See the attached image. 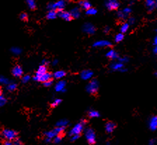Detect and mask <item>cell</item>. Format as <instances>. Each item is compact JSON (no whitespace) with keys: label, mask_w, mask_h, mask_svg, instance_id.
<instances>
[{"label":"cell","mask_w":157,"mask_h":145,"mask_svg":"<svg viewBox=\"0 0 157 145\" xmlns=\"http://www.w3.org/2000/svg\"><path fill=\"white\" fill-rule=\"evenodd\" d=\"M65 4H66V3H65V0H59L57 2L49 4L47 8L49 9V11L50 10H54L56 11H62L65 8Z\"/></svg>","instance_id":"cell-1"},{"label":"cell","mask_w":157,"mask_h":145,"mask_svg":"<svg viewBox=\"0 0 157 145\" xmlns=\"http://www.w3.org/2000/svg\"><path fill=\"white\" fill-rule=\"evenodd\" d=\"M2 135L3 138H4L7 141H12L16 140L17 137V132L14 130L5 129L2 132Z\"/></svg>","instance_id":"cell-2"},{"label":"cell","mask_w":157,"mask_h":145,"mask_svg":"<svg viewBox=\"0 0 157 145\" xmlns=\"http://www.w3.org/2000/svg\"><path fill=\"white\" fill-rule=\"evenodd\" d=\"M99 88V83L98 81L95 79H93L88 83L86 86V90L88 93L90 94H95L98 92Z\"/></svg>","instance_id":"cell-3"},{"label":"cell","mask_w":157,"mask_h":145,"mask_svg":"<svg viewBox=\"0 0 157 145\" xmlns=\"http://www.w3.org/2000/svg\"><path fill=\"white\" fill-rule=\"evenodd\" d=\"M86 124L85 120H82L80 123H77L76 125H75L74 127L72 128V130H70V135L71 136L72 135H79L81 134V132L83 131V126Z\"/></svg>","instance_id":"cell-4"},{"label":"cell","mask_w":157,"mask_h":145,"mask_svg":"<svg viewBox=\"0 0 157 145\" xmlns=\"http://www.w3.org/2000/svg\"><path fill=\"white\" fill-rule=\"evenodd\" d=\"M52 76H53V75L51 73L46 72V73L43 74H36L35 76H34L33 79L34 81H41V82L44 83L46 81H47L52 79Z\"/></svg>","instance_id":"cell-5"},{"label":"cell","mask_w":157,"mask_h":145,"mask_svg":"<svg viewBox=\"0 0 157 145\" xmlns=\"http://www.w3.org/2000/svg\"><path fill=\"white\" fill-rule=\"evenodd\" d=\"M85 135L88 142L90 144H93L95 143V134L94 130L92 128H87L86 130Z\"/></svg>","instance_id":"cell-6"},{"label":"cell","mask_w":157,"mask_h":145,"mask_svg":"<svg viewBox=\"0 0 157 145\" xmlns=\"http://www.w3.org/2000/svg\"><path fill=\"white\" fill-rule=\"evenodd\" d=\"M83 31L88 34H93L95 32V27L90 22H86L83 25Z\"/></svg>","instance_id":"cell-7"},{"label":"cell","mask_w":157,"mask_h":145,"mask_svg":"<svg viewBox=\"0 0 157 145\" xmlns=\"http://www.w3.org/2000/svg\"><path fill=\"white\" fill-rule=\"evenodd\" d=\"M106 7L109 10H116L119 8V2L117 0H107L105 4Z\"/></svg>","instance_id":"cell-8"},{"label":"cell","mask_w":157,"mask_h":145,"mask_svg":"<svg viewBox=\"0 0 157 145\" xmlns=\"http://www.w3.org/2000/svg\"><path fill=\"white\" fill-rule=\"evenodd\" d=\"M93 76V72L89 69L83 70L81 73V78L83 80H89L92 78Z\"/></svg>","instance_id":"cell-9"},{"label":"cell","mask_w":157,"mask_h":145,"mask_svg":"<svg viewBox=\"0 0 157 145\" xmlns=\"http://www.w3.org/2000/svg\"><path fill=\"white\" fill-rule=\"evenodd\" d=\"M94 47L97 48H102V47H107L111 46V43L107 40H100L97 41L93 45Z\"/></svg>","instance_id":"cell-10"},{"label":"cell","mask_w":157,"mask_h":145,"mask_svg":"<svg viewBox=\"0 0 157 145\" xmlns=\"http://www.w3.org/2000/svg\"><path fill=\"white\" fill-rule=\"evenodd\" d=\"M58 16H60L61 18H62L63 19H64L65 20L67 21H70L72 20V16L70 15V12H67V11H58Z\"/></svg>","instance_id":"cell-11"},{"label":"cell","mask_w":157,"mask_h":145,"mask_svg":"<svg viewBox=\"0 0 157 145\" xmlns=\"http://www.w3.org/2000/svg\"><path fill=\"white\" fill-rule=\"evenodd\" d=\"M65 86H66V83L65 81H60L56 83V86H55V90L57 92H65Z\"/></svg>","instance_id":"cell-12"},{"label":"cell","mask_w":157,"mask_h":145,"mask_svg":"<svg viewBox=\"0 0 157 145\" xmlns=\"http://www.w3.org/2000/svg\"><path fill=\"white\" fill-rule=\"evenodd\" d=\"M145 4L146 7L148 8L149 11H152L156 7V0H146Z\"/></svg>","instance_id":"cell-13"},{"label":"cell","mask_w":157,"mask_h":145,"mask_svg":"<svg viewBox=\"0 0 157 145\" xmlns=\"http://www.w3.org/2000/svg\"><path fill=\"white\" fill-rule=\"evenodd\" d=\"M22 73H23L22 69L21 68V67L18 66V65L14 67L12 69V74L16 77H20L22 75Z\"/></svg>","instance_id":"cell-14"},{"label":"cell","mask_w":157,"mask_h":145,"mask_svg":"<svg viewBox=\"0 0 157 145\" xmlns=\"http://www.w3.org/2000/svg\"><path fill=\"white\" fill-rule=\"evenodd\" d=\"M149 128H150L152 130L154 131L156 130L157 128V118L156 116H152L149 122Z\"/></svg>","instance_id":"cell-15"},{"label":"cell","mask_w":157,"mask_h":145,"mask_svg":"<svg viewBox=\"0 0 157 145\" xmlns=\"http://www.w3.org/2000/svg\"><path fill=\"white\" fill-rule=\"evenodd\" d=\"M110 68L112 70H114V71H120L121 69L123 68V63H121V62H114V63H112L110 65Z\"/></svg>","instance_id":"cell-16"},{"label":"cell","mask_w":157,"mask_h":145,"mask_svg":"<svg viewBox=\"0 0 157 145\" xmlns=\"http://www.w3.org/2000/svg\"><path fill=\"white\" fill-rule=\"evenodd\" d=\"M116 128V125L113 122H108L105 125V130L108 133H112Z\"/></svg>","instance_id":"cell-17"},{"label":"cell","mask_w":157,"mask_h":145,"mask_svg":"<svg viewBox=\"0 0 157 145\" xmlns=\"http://www.w3.org/2000/svg\"><path fill=\"white\" fill-rule=\"evenodd\" d=\"M78 4L79 6L82 8L83 9H85V10H88V9H90L91 7V4L90 3L87 1V0H81L78 2Z\"/></svg>","instance_id":"cell-18"},{"label":"cell","mask_w":157,"mask_h":145,"mask_svg":"<svg viewBox=\"0 0 157 145\" xmlns=\"http://www.w3.org/2000/svg\"><path fill=\"white\" fill-rule=\"evenodd\" d=\"M70 14L71 15V16H72V18H77L80 16L81 12H80V10H79L78 7H75V8H74V9L71 10Z\"/></svg>","instance_id":"cell-19"},{"label":"cell","mask_w":157,"mask_h":145,"mask_svg":"<svg viewBox=\"0 0 157 145\" xmlns=\"http://www.w3.org/2000/svg\"><path fill=\"white\" fill-rule=\"evenodd\" d=\"M66 75V72L63 70H58V71H56L53 74V76L57 79H61L65 77Z\"/></svg>","instance_id":"cell-20"},{"label":"cell","mask_w":157,"mask_h":145,"mask_svg":"<svg viewBox=\"0 0 157 145\" xmlns=\"http://www.w3.org/2000/svg\"><path fill=\"white\" fill-rule=\"evenodd\" d=\"M107 56L108 58H110V59H112V60H115V59H117V58H119L118 57V53L115 51L113 49L110 50V51H109L107 52Z\"/></svg>","instance_id":"cell-21"},{"label":"cell","mask_w":157,"mask_h":145,"mask_svg":"<svg viewBox=\"0 0 157 145\" xmlns=\"http://www.w3.org/2000/svg\"><path fill=\"white\" fill-rule=\"evenodd\" d=\"M45 135L46 137V138L52 140V139H53L56 135H58V133L56 132V131L55 130V129H54L52 130H50V131L46 132L45 133Z\"/></svg>","instance_id":"cell-22"},{"label":"cell","mask_w":157,"mask_h":145,"mask_svg":"<svg viewBox=\"0 0 157 145\" xmlns=\"http://www.w3.org/2000/svg\"><path fill=\"white\" fill-rule=\"evenodd\" d=\"M58 16V12L56 11H54V10H50L49 11V13L47 14V17L48 19L49 20H53V19H55L56 18V17Z\"/></svg>","instance_id":"cell-23"},{"label":"cell","mask_w":157,"mask_h":145,"mask_svg":"<svg viewBox=\"0 0 157 145\" xmlns=\"http://www.w3.org/2000/svg\"><path fill=\"white\" fill-rule=\"evenodd\" d=\"M26 3H27V7L32 10H34L36 8V2L34 0H26Z\"/></svg>","instance_id":"cell-24"},{"label":"cell","mask_w":157,"mask_h":145,"mask_svg":"<svg viewBox=\"0 0 157 145\" xmlns=\"http://www.w3.org/2000/svg\"><path fill=\"white\" fill-rule=\"evenodd\" d=\"M4 145H22L21 142L19 140H14V142L11 141H6Z\"/></svg>","instance_id":"cell-25"},{"label":"cell","mask_w":157,"mask_h":145,"mask_svg":"<svg viewBox=\"0 0 157 145\" xmlns=\"http://www.w3.org/2000/svg\"><path fill=\"white\" fill-rule=\"evenodd\" d=\"M68 124V120H65V119H63V120H59L58 122H57L56 123V126L57 127H65Z\"/></svg>","instance_id":"cell-26"},{"label":"cell","mask_w":157,"mask_h":145,"mask_svg":"<svg viewBox=\"0 0 157 145\" xmlns=\"http://www.w3.org/2000/svg\"><path fill=\"white\" fill-rule=\"evenodd\" d=\"M46 72H47V68L46 66H44V65H41L40 67L38 68V70L37 71L36 74H43L46 73Z\"/></svg>","instance_id":"cell-27"},{"label":"cell","mask_w":157,"mask_h":145,"mask_svg":"<svg viewBox=\"0 0 157 145\" xmlns=\"http://www.w3.org/2000/svg\"><path fill=\"white\" fill-rule=\"evenodd\" d=\"M128 28H129V24L127 23V22H125L123 23V25L121 26V28H120V30H121V33H125L126 32L128 31Z\"/></svg>","instance_id":"cell-28"},{"label":"cell","mask_w":157,"mask_h":145,"mask_svg":"<svg viewBox=\"0 0 157 145\" xmlns=\"http://www.w3.org/2000/svg\"><path fill=\"white\" fill-rule=\"evenodd\" d=\"M88 116H89L90 118H97V117H99V116H100V114H99L98 112H97L95 110H92V111H90L89 112Z\"/></svg>","instance_id":"cell-29"},{"label":"cell","mask_w":157,"mask_h":145,"mask_svg":"<svg viewBox=\"0 0 157 145\" xmlns=\"http://www.w3.org/2000/svg\"><path fill=\"white\" fill-rule=\"evenodd\" d=\"M97 10L94 8H92L90 7V9H88V10H86V14L87 15H89V16H93V15H95L97 14Z\"/></svg>","instance_id":"cell-30"},{"label":"cell","mask_w":157,"mask_h":145,"mask_svg":"<svg viewBox=\"0 0 157 145\" xmlns=\"http://www.w3.org/2000/svg\"><path fill=\"white\" fill-rule=\"evenodd\" d=\"M16 88H17V84L15 83H11L7 86V89L9 90V91H14L16 89Z\"/></svg>","instance_id":"cell-31"},{"label":"cell","mask_w":157,"mask_h":145,"mask_svg":"<svg viewBox=\"0 0 157 145\" xmlns=\"http://www.w3.org/2000/svg\"><path fill=\"white\" fill-rule=\"evenodd\" d=\"M11 52L14 54V55H20L21 53V49H20V48H18V47H14V48H12L11 49Z\"/></svg>","instance_id":"cell-32"},{"label":"cell","mask_w":157,"mask_h":145,"mask_svg":"<svg viewBox=\"0 0 157 145\" xmlns=\"http://www.w3.org/2000/svg\"><path fill=\"white\" fill-rule=\"evenodd\" d=\"M123 38H124V35L122 33H119L117 34L116 37H115V41L116 42H120L121 41L123 40Z\"/></svg>","instance_id":"cell-33"},{"label":"cell","mask_w":157,"mask_h":145,"mask_svg":"<svg viewBox=\"0 0 157 145\" xmlns=\"http://www.w3.org/2000/svg\"><path fill=\"white\" fill-rule=\"evenodd\" d=\"M117 16L121 19H125L128 17V16H126V14L123 13L122 11H119L117 12Z\"/></svg>","instance_id":"cell-34"},{"label":"cell","mask_w":157,"mask_h":145,"mask_svg":"<svg viewBox=\"0 0 157 145\" xmlns=\"http://www.w3.org/2000/svg\"><path fill=\"white\" fill-rule=\"evenodd\" d=\"M61 99H56V100H54L53 101V102L51 103V106L53 107H57V106H58L61 103Z\"/></svg>","instance_id":"cell-35"},{"label":"cell","mask_w":157,"mask_h":145,"mask_svg":"<svg viewBox=\"0 0 157 145\" xmlns=\"http://www.w3.org/2000/svg\"><path fill=\"white\" fill-rule=\"evenodd\" d=\"M0 83L2 84H9V79L4 76H0Z\"/></svg>","instance_id":"cell-36"},{"label":"cell","mask_w":157,"mask_h":145,"mask_svg":"<svg viewBox=\"0 0 157 145\" xmlns=\"http://www.w3.org/2000/svg\"><path fill=\"white\" fill-rule=\"evenodd\" d=\"M55 130L58 133V135L62 134L63 132L65 131V127H57L55 128Z\"/></svg>","instance_id":"cell-37"},{"label":"cell","mask_w":157,"mask_h":145,"mask_svg":"<svg viewBox=\"0 0 157 145\" xmlns=\"http://www.w3.org/2000/svg\"><path fill=\"white\" fill-rule=\"evenodd\" d=\"M53 141L54 142L56 143V144H58V143H60L61 141H62V137H61V135H56V136L54 137Z\"/></svg>","instance_id":"cell-38"},{"label":"cell","mask_w":157,"mask_h":145,"mask_svg":"<svg viewBox=\"0 0 157 145\" xmlns=\"http://www.w3.org/2000/svg\"><path fill=\"white\" fill-rule=\"evenodd\" d=\"M6 102H7L6 98H5L4 97L0 95V107H3V106L6 104Z\"/></svg>","instance_id":"cell-39"},{"label":"cell","mask_w":157,"mask_h":145,"mask_svg":"<svg viewBox=\"0 0 157 145\" xmlns=\"http://www.w3.org/2000/svg\"><path fill=\"white\" fill-rule=\"evenodd\" d=\"M53 81L52 80V79L47 81H46V82L44 83V86H46V87H49V86L53 85Z\"/></svg>","instance_id":"cell-40"},{"label":"cell","mask_w":157,"mask_h":145,"mask_svg":"<svg viewBox=\"0 0 157 145\" xmlns=\"http://www.w3.org/2000/svg\"><path fill=\"white\" fill-rule=\"evenodd\" d=\"M122 11H123L124 14H126V16H128V15L130 14V12H131V9H130L129 7H126V8H125Z\"/></svg>","instance_id":"cell-41"},{"label":"cell","mask_w":157,"mask_h":145,"mask_svg":"<svg viewBox=\"0 0 157 145\" xmlns=\"http://www.w3.org/2000/svg\"><path fill=\"white\" fill-rule=\"evenodd\" d=\"M30 80V76L29 75H25L22 78V81L23 83H27Z\"/></svg>","instance_id":"cell-42"},{"label":"cell","mask_w":157,"mask_h":145,"mask_svg":"<svg viewBox=\"0 0 157 145\" xmlns=\"http://www.w3.org/2000/svg\"><path fill=\"white\" fill-rule=\"evenodd\" d=\"M20 18L22 20H26L27 19V14L26 13H22L20 15Z\"/></svg>","instance_id":"cell-43"},{"label":"cell","mask_w":157,"mask_h":145,"mask_svg":"<svg viewBox=\"0 0 157 145\" xmlns=\"http://www.w3.org/2000/svg\"><path fill=\"white\" fill-rule=\"evenodd\" d=\"M128 60H129V59H128L127 57H124V58H121L119 59V62H121V63H127Z\"/></svg>","instance_id":"cell-44"},{"label":"cell","mask_w":157,"mask_h":145,"mask_svg":"<svg viewBox=\"0 0 157 145\" xmlns=\"http://www.w3.org/2000/svg\"><path fill=\"white\" fill-rule=\"evenodd\" d=\"M135 22V19L134 18H132V17L129 18V19H128V24L129 25H133Z\"/></svg>","instance_id":"cell-45"},{"label":"cell","mask_w":157,"mask_h":145,"mask_svg":"<svg viewBox=\"0 0 157 145\" xmlns=\"http://www.w3.org/2000/svg\"><path fill=\"white\" fill-rule=\"evenodd\" d=\"M71 137H71V141H72V142H74V141H76V140H78V139L79 138V135H72V136Z\"/></svg>","instance_id":"cell-46"},{"label":"cell","mask_w":157,"mask_h":145,"mask_svg":"<svg viewBox=\"0 0 157 145\" xmlns=\"http://www.w3.org/2000/svg\"><path fill=\"white\" fill-rule=\"evenodd\" d=\"M155 143H156V140H155L154 139H152V140L149 141V145H155Z\"/></svg>","instance_id":"cell-47"},{"label":"cell","mask_w":157,"mask_h":145,"mask_svg":"<svg viewBox=\"0 0 157 145\" xmlns=\"http://www.w3.org/2000/svg\"><path fill=\"white\" fill-rule=\"evenodd\" d=\"M49 64V62H48L46 60H43L42 61V65L44 66H46V65H47Z\"/></svg>","instance_id":"cell-48"},{"label":"cell","mask_w":157,"mask_h":145,"mask_svg":"<svg viewBox=\"0 0 157 145\" xmlns=\"http://www.w3.org/2000/svg\"><path fill=\"white\" fill-rule=\"evenodd\" d=\"M157 44V37H155L154 39V46H156Z\"/></svg>","instance_id":"cell-49"},{"label":"cell","mask_w":157,"mask_h":145,"mask_svg":"<svg viewBox=\"0 0 157 145\" xmlns=\"http://www.w3.org/2000/svg\"><path fill=\"white\" fill-rule=\"evenodd\" d=\"M110 30V28L109 27H106L105 28V33H107V32H109Z\"/></svg>","instance_id":"cell-50"},{"label":"cell","mask_w":157,"mask_h":145,"mask_svg":"<svg viewBox=\"0 0 157 145\" xmlns=\"http://www.w3.org/2000/svg\"><path fill=\"white\" fill-rule=\"evenodd\" d=\"M153 52H154V54L157 53V47H156V46H154V49H153Z\"/></svg>","instance_id":"cell-51"},{"label":"cell","mask_w":157,"mask_h":145,"mask_svg":"<svg viewBox=\"0 0 157 145\" xmlns=\"http://www.w3.org/2000/svg\"><path fill=\"white\" fill-rule=\"evenodd\" d=\"M57 64H58V60H54L53 61V63H52V65H56Z\"/></svg>","instance_id":"cell-52"},{"label":"cell","mask_w":157,"mask_h":145,"mask_svg":"<svg viewBox=\"0 0 157 145\" xmlns=\"http://www.w3.org/2000/svg\"><path fill=\"white\" fill-rule=\"evenodd\" d=\"M45 141H46V142H50L51 141V139H49V138H46Z\"/></svg>","instance_id":"cell-53"},{"label":"cell","mask_w":157,"mask_h":145,"mask_svg":"<svg viewBox=\"0 0 157 145\" xmlns=\"http://www.w3.org/2000/svg\"><path fill=\"white\" fill-rule=\"evenodd\" d=\"M2 95V90H1V89H0V95Z\"/></svg>","instance_id":"cell-54"},{"label":"cell","mask_w":157,"mask_h":145,"mask_svg":"<svg viewBox=\"0 0 157 145\" xmlns=\"http://www.w3.org/2000/svg\"><path fill=\"white\" fill-rule=\"evenodd\" d=\"M107 145H110V144H107Z\"/></svg>","instance_id":"cell-55"}]
</instances>
